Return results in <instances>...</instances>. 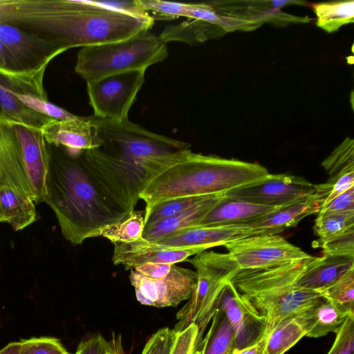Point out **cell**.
<instances>
[{
    "instance_id": "obj_14",
    "label": "cell",
    "mask_w": 354,
    "mask_h": 354,
    "mask_svg": "<svg viewBox=\"0 0 354 354\" xmlns=\"http://www.w3.org/2000/svg\"><path fill=\"white\" fill-rule=\"evenodd\" d=\"M223 310L235 335L232 354L248 348L266 336V322L243 299L230 280L223 286L216 309Z\"/></svg>"
},
{
    "instance_id": "obj_1",
    "label": "cell",
    "mask_w": 354,
    "mask_h": 354,
    "mask_svg": "<svg viewBox=\"0 0 354 354\" xmlns=\"http://www.w3.org/2000/svg\"><path fill=\"white\" fill-rule=\"evenodd\" d=\"M0 21L66 50L129 38L154 20L112 10L95 1L0 0Z\"/></svg>"
},
{
    "instance_id": "obj_43",
    "label": "cell",
    "mask_w": 354,
    "mask_h": 354,
    "mask_svg": "<svg viewBox=\"0 0 354 354\" xmlns=\"http://www.w3.org/2000/svg\"><path fill=\"white\" fill-rule=\"evenodd\" d=\"M348 212H354V187L322 206L319 212L342 213Z\"/></svg>"
},
{
    "instance_id": "obj_15",
    "label": "cell",
    "mask_w": 354,
    "mask_h": 354,
    "mask_svg": "<svg viewBox=\"0 0 354 354\" xmlns=\"http://www.w3.org/2000/svg\"><path fill=\"white\" fill-rule=\"evenodd\" d=\"M9 124L18 141L23 169L32 201L36 204L44 202L49 155L44 135L41 130L19 124Z\"/></svg>"
},
{
    "instance_id": "obj_16",
    "label": "cell",
    "mask_w": 354,
    "mask_h": 354,
    "mask_svg": "<svg viewBox=\"0 0 354 354\" xmlns=\"http://www.w3.org/2000/svg\"><path fill=\"white\" fill-rule=\"evenodd\" d=\"M0 39L22 72L47 68L53 58L66 51L52 42L1 21Z\"/></svg>"
},
{
    "instance_id": "obj_21",
    "label": "cell",
    "mask_w": 354,
    "mask_h": 354,
    "mask_svg": "<svg viewBox=\"0 0 354 354\" xmlns=\"http://www.w3.org/2000/svg\"><path fill=\"white\" fill-rule=\"evenodd\" d=\"M12 187L32 198L23 169L17 137L9 124L0 121V187Z\"/></svg>"
},
{
    "instance_id": "obj_28",
    "label": "cell",
    "mask_w": 354,
    "mask_h": 354,
    "mask_svg": "<svg viewBox=\"0 0 354 354\" xmlns=\"http://www.w3.org/2000/svg\"><path fill=\"white\" fill-rule=\"evenodd\" d=\"M308 324L306 336L320 337L330 332L337 333L349 314L330 301L322 303L303 313Z\"/></svg>"
},
{
    "instance_id": "obj_25",
    "label": "cell",
    "mask_w": 354,
    "mask_h": 354,
    "mask_svg": "<svg viewBox=\"0 0 354 354\" xmlns=\"http://www.w3.org/2000/svg\"><path fill=\"white\" fill-rule=\"evenodd\" d=\"M0 209L2 223H8L15 231L26 228L37 219L32 198L10 187H0Z\"/></svg>"
},
{
    "instance_id": "obj_46",
    "label": "cell",
    "mask_w": 354,
    "mask_h": 354,
    "mask_svg": "<svg viewBox=\"0 0 354 354\" xmlns=\"http://www.w3.org/2000/svg\"><path fill=\"white\" fill-rule=\"evenodd\" d=\"M107 340L100 334H96L80 342L76 354H104Z\"/></svg>"
},
{
    "instance_id": "obj_9",
    "label": "cell",
    "mask_w": 354,
    "mask_h": 354,
    "mask_svg": "<svg viewBox=\"0 0 354 354\" xmlns=\"http://www.w3.org/2000/svg\"><path fill=\"white\" fill-rule=\"evenodd\" d=\"M46 68L32 72H8L0 70V121L19 124L41 130L53 118L27 107L18 95H32L48 100L44 86Z\"/></svg>"
},
{
    "instance_id": "obj_3",
    "label": "cell",
    "mask_w": 354,
    "mask_h": 354,
    "mask_svg": "<svg viewBox=\"0 0 354 354\" xmlns=\"http://www.w3.org/2000/svg\"><path fill=\"white\" fill-rule=\"evenodd\" d=\"M268 174L258 164L215 156L178 151L170 164L151 177L139 194L148 208L159 202L183 196L226 194Z\"/></svg>"
},
{
    "instance_id": "obj_53",
    "label": "cell",
    "mask_w": 354,
    "mask_h": 354,
    "mask_svg": "<svg viewBox=\"0 0 354 354\" xmlns=\"http://www.w3.org/2000/svg\"><path fill=\"white\" fill-rule=\"evenodd\" d=\"M74 354H76L75 353Z\"/></svg>"
},
{
    "instance_id": "obj_48",
    "label": "cell",
    "mask_w": 354,
    "mask_h": 354,
    "mask_svg": "<svg viewBox=\"0 0 354 354\" xmlns=\"http://www.w3.org/2000/svg\"><path fill=\"white\" fill-rule=\"evenodd\" d=\"M0 70L8 72H21L9 50L0 39ZM22 72V71H21Z\"/></svg>"
},
{
    "instance_id": "obj_36",
    "label": "cell",
    "mask_w": 354,
    "mask_h": 354,
    "mask_svg": "<svg viewBox=\"0 0 354 354\" xmlns=\"http://www.w3.org/2000/svg\"><path fill=\"white\" fill-rule=\"evenodd\" d=\"M139 5L149 13H153L151 17L158 20H171L181 17H189L192 3H177L160 0H138Z\"/></svg>"
},
{
    "instance_id": "obj_26",
    "label": "cell",
    "mask_w": 354,
    "mask_h": 354,
    "mask_svg": "<svg viewBox=\"0 0 354 354\" xmlns=\"http://www.w3.org/2000/svg\"><path fill=\"white\" fill-rule=\"evenodd\" d=\"M308 324L303 313L279 322L266 335L264 354H283L306 336Z\"/></svg>"
},
{
    "instance_id": "obj_24",
    "label": "cell",
    "mask_w": 354,
    "mask_h": 354,
    "mask_svg": "<svg viewBox=\"0 0 354 354\" xmlns=\"http://www.w3.org/2000/svg\"><path fill=\"white\" fill-rule=\"evenodd\" d=\"M354 268V257L323 254L315 257L297 281L303 289L319 292Z\"/></svg>"
},
{
    "instance_id": "obj_4",
    "label": "cell",
    "mask_w": 354,
    "mask_h": 354,
    "mask_svg": "<svg viewBox=\"0 0 354 354\" xmlns=\"http://www.w3.org/2000/svg\"><path fill=\"white\" fill-rule=\"evenodd\" d=\"M309 260L257 269L239 270L230 279L243 299L266 322L267 335L281 320L300 315L326 299L297 281Z\"/></svg>"
},
{
    "instance_id": "obj_2",
    "label": "cell",
    "mask_w": 354,
    "mask_h": 354,
    "mask_svg": "<svg viewBox=\"0 0 354 354\" xmlns=\"http://www.w3.org/2000/svg\"><path fill=\"white\" fill-rule=\"evenodd\" d=\"M49 162L46 202L64 237L73 245L100 236L130 212L107 192L88 167L82 151L47 143Z\"/></svg>"
},
{
    "instance_id": "obj_27",
    "label": "cell",
    "mask_w": 354,
    "mask_h": 354,
    "mask_svg": "<svg viewBox=\"0 0 354 354\" xmlns=\"http://www.w3.org/2000/svg\"><path fill=\"white\" fill-rule=\"evenodd\" d=\"M224 32L220 26L214 22L192 19L166 26L159 37L165 44L180 41L194 45L220 36Z\"/></svg>"
},
{
    "instance_id": "obj_31",
    "label": "cell",
    "mask_w": 354,
    "mask_h": 354,
    "mask_svg": "<svg viewBox=\"0 0 354 354\" xmlns=\"http://www.w3.org/2000/svg\"><path fill=\"white\" fill-rule=\"evenodd\" d=\"M318 292L344 311L354 314V268Z\"/></svg>"
},
{
    "instance_id": "obj_37",
    "label": "cell",
    "mask_w": 354,
    "mask_h": 354,
    "mask_svg": "<svg viewBox=\"0 0 354 354\" xmlns=\"http://www.w3.org/2000/svg\"><path fill=\"white\" fill-rule=\"evenodd\" d=\"M21 341V354H71L55 337H32Z\"/></svg>"
},
{
    "instance_id": "obj_6",
    "label": "cell",
    "mask_w": 354,
    "mask_h": 354,
    "mask_svg": "<svg viewBox=\"0 0 354 354\" xmlns=\"http://www.w3.org/2000/svg\"><path fill=\"white\" fill-rule=\"evenodd\" d=\"M188 261L196 270V283L189 301L176 314L178 322L174 329L179 331L194 323L203 338L223 286L239 268L228 253L203 251Z\"/></svg>"
},
{
    "instance_id": "obj_50",
    "label": "cell",
    "mask_w": 354,
    "mask_h": 354,
    "mask_svg": "<svg viewBox=\"0 0 354 354\" xmlns=\"http://www.w3.org/2000/svg\"><path fill=\"white\" fill-rule=\"evenodd\" d=\"M266 337V336L263 337L257 344L239 351L237 354H264Z\"/></svg>"
},
{
    "instance_id": "obj_20",
    "label": "cell",
    "mask_w": 354,
    "mask_h": 354,
    "mask_svg": "<svg viewBox=\"0 0 354 354\" xmlns=\"http://www.w3.org/2000/svg\"><path fill=\"white\" fill-rule=\"evenodd\" d=\"M46 143L74 150L99 148L101 141L97 127L88 117L59 120L53 119L41 129Z\"/></svg>"
},
{
    "instance_id": "obj_8",
    "label": "cell",
    "mask_w": 354,
    "mask_h": 354,
    "mask_svg": "<svg viewBox=\"0 0 354 354\" xmlns=\"http://www.w3.org/2000/svg\"><path fill=\"white\" fill-rule=\"evenodd\" d=\"M95 177L122 207L134 211L147 176L140 166L104 153L99 148L82 151Z\"/></svg>"
},
{
    "instance_id": "obj_45",
    "label": "cell",
    "mask_w": 354,
    "mask_h": 354,
    "mask_svg": "<svg viewBox=\"0 0 354 354\" xmlns=\"http://www.w3.org/2000/svg\"><path fill=\"white\" fill-rule=\"evenodd\" d=\"M326 183L330 185V191L322 206L328 203L338 195L354 187V170L345 172L335 179Z\"/></svg>"
},
{
    "instance_id": "obj_39",
    "label": "cell",
    "mask_w": 354,
    "mask_h": 354,
    "mask_svg": "<svg viewBox=\"0 0 354 354\" xmlns=\"http://www.w3.org/2000/svg\"><path fill=\"white\" fill-rule=\"evenodd\" d=\"M202 339L203 338L199 336L197 326L192 323L184 329L176 331L169 354H195Z\"/></svg>"
},
{
    "instance_id": "obj_7",
    "label": "cell",
    "mask_w": 354,
    "mask_h": 354,
    "mask_svg": "<svg viewBox=\"0 0 354 354\" xmlns=\"http://www.w3.org/2000/svg\"><path fill=\"white\" fill-rule=\"evenodd\" d=\"M88 118L97 127L100 150L137 165L140 166L144 159L174 153L191 147L189 143L149 131L128 118L115 121L94 115Z\"/></svg>"
},
{
    "instance_id": "obj_34",
    "label": "cell",
    "mask_w": 354,
    "mask_h": 354,
    "mask_svg": "<svg viewBox=\"0 0 354 354\" xmlns=\"http://www.w3.org/2000/svg\"><path fill=\"white\" fill-rule=\"evenodd\" d=\"M205 196H194L174 198L159 202L148 208H145V227L170 218L185 211Z\"/></svg>"
},
{
    "instance_id": "obj_12",
    "label": "cell",
    "mask_w": 354,
    "mask_h": 354,
    "mask_svg": "<svg viewBox=\"0 0 354 354\" xmlns=\"http://www.w3.org/2000/svg\"><path fill=\"white\" fill-rule=\"evenodd\" d=\"M315 192V185L301 176L268 174L225 195L253 204L279 208L304 201Z\"/></svg>"
},
{
    "instance_id": "obj_29",
    "label": "cell",
    "mask_w": 354,
    "mask_h": 354,
    "mask_svg": "<svg viewBox=\"0 0 354 354\" xmlns=\"http://www.w3.org/2000/svg\"><path fill=\"white\" fill-rule=\"evenodd\" d=\"M212 319L195 354H232L235 335L224 312L217 308Z\"/></svg>"
},
{
    "instance_id": "obj_11",
    "label": "cell",
    "mask_w": 354,
    "mask_h": 354,
    "mask_svg": "<svg viewBox=\"0 0 354 354\" xmlns=\"http://www.w3.org/2000/svg\"><path fill=\"white\" fill-rule=\"evenodd\" d=\"M239 270L292 263L310 255L278 234L253 235L223 245Z\"/></svg>"
},
{
    "instance_id": "obj_38",
    "label": "cell",
    "mask_w": 354,
    "mask_h": 354,
    "mask_svg": "<svg viewBox=\"0 0 354 354\" xmlns=\"http://www.w3.org/2000/svg\"><path fill=\"white\" fill-rule=\"evenodd\" d=\"M18 98L27 107L53 119L68 120L75 119L78 117L63 108L50 102L48 100H44L36 96L25 95H18Z\"/></svg>"
},
{
    "instance_id": "obj_30",
    "label": "cell",
    "mask_w": 354,
    "mask_h": 354,
    "mask_svg": "<svg viewBox=\"0 0 354 354\" xmlns=\"http://www.w3.org/2000/svg\"><path fill=\"white\" fill-rule=\"evenodd\" d=\"M313 8L317 16V26L328 33L354 22L353 0L320 3L313 5Z\"/></svg>"
},
{
    "instance_id": "obj_17",
    "label": "cell",
    "mask_w": 354,
    "mask_h": 354,
    "mask_svg": "<svg viewBox=\"0 0 354 354\" xmlns=\"http://www.w3.org/2000/svg\"><path fill=\"white\" fill-rule=\"evenodd\" d=\"M113 244V264L124 265L127 270L147 263L175 264L207 250L205 248H171L149 242L142 237L133 242Z\"/></svg>"
},
{
    "instance_id": "obj_51",
    "label": "cell",
    "mask_w": 354,
    "mask_h": 354,
    "mask_svg": "<svg viewBox=\"0 0 354 354\" xmlns=\"http://www.w3.org/2000/svg\"><path fill=\"white\" fill-rule=\"evenodd\" d=\"M21 341L8 344L0 350V354H21Z\"/></svg>"
},
{
    "instance_id": "obj_19",
    "label": "cell",
    "mask_w": 354,
    "mask_h": 354,
    "mask_svg": "<svg viewBox=\"0 0 354 354\" xmlns=\"http://www.w3.org/2000/svg\"><path fill=\"white\" fill-rule=\"evenodd\" d=\"M315 192L308 198L277 208L245 224L263 234H278L287 227L296 226L305 217L318 213L330 191L328 183L315 185Z\"/></svg>"
},
{
    "instance_id": "obj_47",
    "label": "cell",
    "mask_w": 354,
    "mask_h": 354,
    "mask_svg": "<svg viewBox=\"0 0 354 354\" xmlns=\"http://www.w3.org/2000/svg\"><path fill=\"white\" fill-rule=\"evenodd\" d=\"M173 264L162 263H147L134 267L136 271L150 279H160L170 271Z\"/></svg>"
},
{
    "instance_id": "obj_44",
    "label": "cell",
    "mask_w": 354,
    "mask_h": 354,
    "mask_svg": "<svg viewBox=\"0 0 354 354\" xmlns=\"http://www.w3.org/2000/svg\"><path fill=\"white\" fill-rule=\"evenodd\" d=\"M96 3L104 7L136 17H146L151 16L138 3L133 1H95Z\"/></svg>"
},
{
    "instance_id": "obj_42",
    "label": "cell",
    "mask_w": 354,
    "mask_h": 354,
    "mask_svg": "<svg viewBox=\"0 0 354 354\" xmlns=\"http://www.w3.org/2000/svg\"><path fill=\"white\" fill-rule=\"evenodd\" d=\"M176 330L168 327L159 329L148 339L141 354H169Z\"/></svg>"
},
{
    "instance_id": "obj_40",
    "label": "cell",
    "mask_w": 354,
    "mask_h": 354,
    "mask_svg": "<svg viewBox=\"0 0 354 354\" xmlns=\"http://www.w3.org/2000/svg\"><path fill=\"white\" fill-rule=\"evenodd\" d=\"M335 334L334 343L327 354H354V314L346 317Z\"/></svg>"
},
{
    "instance_id": "obj_5",
    "label": "cell",
    "mask_w": 354,
    "mask_h": 354,
    "mask_svg": "<svg viewBox=\"0 0 354 354\" xmlns=\"http://www.w3.org/2000/svg\"><path fill=\"white\" fill-rule=\"evenodd\" d=\"M168 56L166 44L149 31L109 43L82 47L75 72L86 82L121 73L146 69Z\"/></svg>"
},
{
    "instance_id": "obj_18",
    "label": "cell",
    "mask_w": 354,
    "mask_h": 354,
    "mask_svg": "<svg viewBox=\"0 0 354 354\" xmlns=\"http://www.w3.org/2000/svg\"><path fill=\"white\" fill-rule=\"evenodd\" d=\"M262 234L245 225L223 226L193 225L178 230L159 240L157 244L171 248H205L223 245L241 238Z\"/></svg>"
},
{
    "instance_id": "obj_49",
    "label": "cell",
    "mask_w": 354,
    "mask_h": 354,
    "mask_svg": "<svg viewBox=\"0 0 354 354\" xmlns=\"http://www.w3.org/2000/svg\"><path fill=\"white\" fill-rule=\"evenodd\" d=\"M122 343L120 335H113L112 338L106 342L104 354H124Z\"/></svg>"
},
{
    "instance_id": "obj_13",
    "label": "cell",
    "mask_w": 354,
    "mask_h": 354,
    "mask_svg": "<svg viewBox=\"0 0 354 354\" xmlns=\"http://www.w3.org/2000/svg\"><path fill=\"white\" fill-rule=\"evenodd\" d=\"M129 280L141 304L157 308L176 307L191 298L197 274L196 271L173 264L165 277L157 279L148 278L131 268Z\"/></svg>"
},
{
    "instance_id": "obj_22",
    "label": "cell",
    "mask_w": 354,
    "mask_h": 354,
    "mask_svg": "<svg viewBox=\"0 0 354 354\" xmlns=\"http://www.w3.org/2000/svg\"><path fill=\"white\" fill-rule=\"evenodd\" d=\"M225 194L205 196L185 211L170 218L145 227L142 238L151 243L187 227L197 225L205 216L223 198Z\"/></svg>"
},
{
    "instance_id": "obj_10",
    "label": "cell",
    "mask_w": 354,
    "mask_h": 354,
    "mask_svg": "<svg viewBox=\"0 0 354 354\" xmlns=\"http://www.w3.org/2000/svg\"><path fill=\"white\" fill-rule=\"evenodd\" d=\"M145 71L112 75L86 82L94 116L115 121L128 118V113L145 82Z\"/></svg>"
},
{
    "instance_id": "obj_41",
    "label": "cell",
    "mask_w": 354,
    "mask_h": 354,
    "mask_svg": "<svg viewBox=\"0 0 354 354\" xmlns=\"http://www.w3.org/2000/svg\"><path fill=\"white\" fill-rule=\"evenodd\" d=\"M323 254L354 257V227L321 243Z\"/></svg>"
},
{
    "instance_id": "obj_33",
    "label": "cell",
    "mask_w": 354,
    "mask_h": 354,
    "mask_svg": "<svg viewBox=\"0 0 354 354\" xmlns=\"http://www.w3.org/2000/svg\"><path fill=\"white\" fill-rule=\"evenodd\" d=\"M354 227V212L317 213L314 231L321 243Z\"/></svg>"
},
{
    "instance_id": "obj_32",
    "label": "cell",
    "mask_w": 354,
    "mask_h": 354,
    "mask_svg": "<svg viewBox=\"0 0 354 354\" xmlns=\"http://www.w3.org/2000/svg\"><path fill=\"white\" fill-rule=\"evenodd\" d=\"M145 229V211H133L124 221L104 228L100 236L111 243H129L142 238Z\"/></svg>"
},
{
    "instance_id": "obj_52",
    "label": "cell",
    "mask_w": 354,
    "mask_h": 354,
    "mask_svg": "<svg viewBox=\"0 0 354 354\" xmlns=\"http://www.w3.org/2000/svg\"><path fill=\"white\" fill-rule=\"evenodd\" d=\"M2 221H3V218H2V215L1 213V209H0V223H2Z\"/></svg>"
},
{
    "instance_id": "obj_35",
    "label": "cell",
    "mask_w": 354,
    "mask_h": 354,
    "mask_svg": "<svg viewBox=\"0 0 354 354\" xmlns=\"http://www.w3.org/2000/svg\"><path fill=\"white\" fill-rule=\"evenodd\" d=\"M328 175V181L335 179L342 174L354 170V141L346 138L321 163Z\"/></svg>"
},
{
    "instance_id": "obj_23",
    "label": "cell",
    "mask_w": 354,
    "mask_h": 354,
    "mask_svg": "<svg viewBox=\"0 0 354 354\" xmlns=\"http://www.w3.org/2000/svg\"><path fill=\"white\" fill-rule=\"evenodd\" d=\"M276 209L277 208L248 203L225 194L197 225H245Z\"/></svg>"
}]
</instances>
